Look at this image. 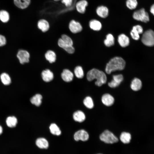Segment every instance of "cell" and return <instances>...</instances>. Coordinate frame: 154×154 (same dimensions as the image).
Masks as SVG:
<instances>
[{
    "label": "cell",
    "mask_w": 154,
    "mask_h": 154,
    "mask_svg": "<svg viewBox=\"0 0 154 154\" xmlns=\"http://www.w3.org/2000/svg\"><path fill=\"white\" fill-rule=\"evenodd\" d=\"M87 78L89 81L96 79L95 84L98 86H102L107 81V77L103 71L95 68L92 69L88 72Z\"/></svg>",
    "instance_id": "6da1fadb"
},
{
    "label": "cell",
    "mask_w": 154,
    "mask_h": 154,
    "mask_svg": "<svg viewBox=\"0 0 154 154\" xmlns=\"http://www.w3.org/2000/svg\"><path fill=\"white\" fill-rule=\"evenodd\" d=\"M125 62L121 57H115L112 58L107 64L105 68L106 72L110 74L117 70H121L125 67Z\"/></svg>",
    "instance_id": "7a4b0ae2"
},
{
    "label": "cell",
    "mask_w": 154,
    "mask_h": 154,
    "mask_svg": "<svg viewBox=\"0 0 154 154\" xmlns=\"http://www.w3.org/2000/svg\"><path fill=\"white\" fill-rule=\"evenodd\" d=\"M100 139L107 143L112 144L117 142L118 139L114 135L108 130L104 131L100 136Z\"/></svg>",
    "instance_id": "3957f363"
},
{
    "label": "cell",
    "mask_w": 154,
    "mask_h": 154,
    "mask_svg": "<svg viewBox=\"0 0 154 154\" xmlns=\"http://www.w3.org/2000/svg\"><path fill=\"white\" fill-rule=\"evenodd\" d=\"M133 18L137 21L147 23L149 21V17L148 13L143 8L135 11L133 15Z\"/></svg>",
    "instance_id": "277c9868"
},
{
    "label": "cell",
    "mask_w": 154,
    "mask_h": 154,
    "mask_svg": "<svg viewBox=\"0 0 154 154\" xmlns=\"http://www.w3.org/2000/svg\"><path fill=\"white\" fill-rule=\"evenodd\" d=\"M141 41L145 45L152 46L154 44V33L153 31L149 29L145 31L143 34Z\"/></svg>",
    "instance_id": "5b68a950"
},
{
    "label": "cell",
    "mask_w": 154,
    "mask_h": 154,
    "mask_svg": "<svg viewBox=\"0 0 154 154\" xmlns=\"http://www.w3.org/2000/svg\"><path fill=\"white\" fill-rule=\"evenodd\" d=\"M17 56L20 63L21 64L28 63L29 61L30 54L26 50H20L18 52Z\"/></svg>",
    "instance_id": "8992f818"
},
{
    "label": "cell",
    "mask_w": 154,
    "mask_h": 154,
    "mask_svg": "<svg viewBox=\"0 0 154 154\" xmlns=\"http://www.w3.org/2000/svg\"><path fill=\"white\" fill-rule=\"evenodd\" d=\"M89 138L88 134L87 131L83 129L77 131L74 135V138L76 141L81 140L86 141Z\"/></svg>",
    "instance_id": "52a82bcc"
},
{
    "label": "cell",
    "mask_w": 154,
    "mask_h": 154,
    "mask_svg": "<svg viewBox=\"0 0 154 154\" xmlns=\"http://www.w3.org/2000/svg\"><path fill=\"white\" fill-rule=\"evenodd\" d=\"M123 80V75L121 74L114 75L113 80L108 83V86L112 88H114L119 86Z\"/></svg>",
    "instance_id": "ba28073f"
},
{
    "label": "cell",
    "mask_w": 154,
    "mask_h": 154,
    "mask_svg": "<svg viewBox=\"0 0 154 154\" xmlns=\"http://www.w3.org/2000/svg\"><path fill=\"white\" fill-rule=\"evenodd\" d=\"M143 31L142 27L140 25L134 26L130 32L132 38L135 40H138L139 38V34H142Z\"/></svg>",
    "instance_id": "9c48e42d"
},
{
    "label": "cell",
    "mask_w": 154,
    "mask_h": 154,
    "mask_svg": "<svg viewBox=\"0 0 154 154\" xmlns=\"http://www.w3.org/2000/svg\"><path fill=\"white\" fill-rule=\"evenodd\" d=\"M69 27L70 31L74 33L80 32L82 30L81 25L74 20L71 21L69 23Z\"/></svg>",
    "instance_id": "30bf717a"
},
{
    "label": "cell",
    "mask_w": 154,
    "mask_h": 154,
    "mask_svg": "<svg viewBox=\"0 0 154 154\" xmlns=\"http://www.w3.org/2000/svg\"><path fill=\"white\" fill-rule=\"evenodd\" d=\"M102 101L104 105L109 106L113 104L114 99V97L110 94H105L102 96Z\"/></svg>",
    "instance_id": "8fae6325"
},
{
    "label": "cell",
    "mask_w": 154,
    "mask_h": 154,
    "mask_svg": "<svg viewBox=\"0 0 154 154\" xmlns=\"http://www.w3.org/2000/svg\"><path fill=\"white\" fill-rule=\"evenodd\" d=\"M96 12L99 16L104 18L108 16L109 14V9L106 7L101 5L97 8Z\"/></svg>",
    "instance_id": "7c38bea8"
},
{
    "label": "cell",
    "mask_w": 154,
    "mask_h": 154,
    "mask_svg": "<svg viewBox=\"0 0 154 154\" xmlns=\"http://www.w3.org/2000/svg\"><path fill=\"white\" fill-rule=\"evenodd\" d=\"M61 76L64 81L66 82H69L72 80L74 75L73 73L69 70L64 69L61 73Z\"/></svg>",
    "instance_id": "4fadbf2b"
},
{
    "label": "cell",
    "mask_w": 154,
    "mask_h": 154,
    "mask_svg": "<svg viewBox=\"0 0 154 154\" xmlns=\"http://www.w3.org/2000/svg\"><path fill=\"white\" fill-rule=\"evenodd\" d=\"M58 44L60 47L63 48L69 54H72L74 52L75 49L72 46L66 44L63 41L61 38L59 39L58 41Z\"/></svg>",
    "instance_id": "5bb4252c"
},
{
    "label": "cell",
    "mask_w": 154,
    "mask_h": 154,
    "mask_svg": "<svg viewBox=\"0 0 154 154\" xmlns=\"http://www.w3.org/2000/svg\"><path fill=\"white\" fill-rule=\"evenodd\" d=\"M41 76L43 80L46 82L51 81L54 78L53 73L48 69L43 70L41 73Z\"/></svg>",
    "instance_id": "9a60e30c"
},
{
    "label": "cell",
    "mask_w": 154,
    "mask_h": 154,
    "mask_svg": "<svg viewBox=\"0 0 154 154\" xmlns=\"http://www.w3.org/2000/svg\"><path fill=\"white\" fill-rule=\"evenodd\" d=\"M118 41L120 45L123 47L128 46L129 43V38L124 34H121L118 36Z\"/></svg>",
    "instance_id": "2e32d148"
},
{
    "label": "cell",
    "mask_w": 154,
    "mask_h": 154,
    "mask_svg": "<svg viewBox=\"0 0 154 154\" xmlns=\"http://www.w3.org/2000/svg\"><path fill=\"white\" fill-rule=\"evenodd\" d=\"M15 5L18 8L22 9L27 8L29 5L30 0H13Z\"/></svg>",
    "instance_id": "e0dca14e"
},
{
    "label": "cell",
    "mask_w": 154,
    "mask_h": 154,
    "mask_svg": "<svg viewBox=\"0 0 154 154\" xmlns=\"http://www.w3.org/2000/svg\"><path fill=\"white\" fill-rule=\"evenodd\" d=\"M73 118L76 121L82 122L85 120L86 116L84 113L80 110L77 111L74 113Z\"/></svg>",
    "instance_id": "ac0fdd59"
},
{
    "label": "cell",
    "mask_w": 154,
    "mask_h": 154,
    "mask_svg": "<svg viewBox=\"0 0 154 154\" xmlns=\"http://www.w3.org/2000/svg\"><path fill=\"white\" fill-rule=\"evenodd\" d=\"M88 5L87 1L82 0L78 2L76 5V9L78 11L81 13H84L86 10V7Z\"/></svg>",
    "instance_id": "d6986e66"
},
{
    "label": "cell",
    "mask_w": 154,
    "mask_h": 154,
    "mask_svg": "<svg viewBox=\"0 0 154 154\" xmlns=\"http://www.w3.org/2000/svg\"><path fill=\"white\" fill-rule=\"evenodd\" d=\"M37 26L38 29L44 32L47 31L49 28L48 23L44 19H40L38 21Z\"/></svg>",
    "instance_id": "ffe728a7"
},
{
    "label": "cell",
    "mask_w": 154,
    "mask_h": 154,
    "mask_svg": "<svg viewBox=\"0 0 154 154\" xmlns=\"http://www.w3.org/2000/svg\"><path fill=\"white\" fill-rule=\"evenodd\" d=\"M142 85L141 80L139 78H135L132 81L130 87L132 90L136 91L139 90L141 89Z\"/></svg>",
    "instance_id": "44dd1931"
},
{
    "label": "cell",
    "mask_w": 154,
    "mask_h": 154,
    "mask_svg": "<svg viewBox=\"0 0 154 154\" xmlns=\"http://www.w3.org/2000/svg\"><path fill=\"white\" fill-rule=\"evenodd\" d=\"M36 144L40 149H47L48 147V143L46 139L44 138H38L36 141Z\"/></svg>",
    "instance_id": "7402d4cb"
},
{
    "label": "cell",
    "mask_w": 154,
    "mask_h": 154,
    "mask_svg": "<svg viewBox=\"0 0 154 154\" xmlns=\"http://www.w3.org/2000/svg\"><path fill=\"white\" fill-rule=\"evenodd\" d=\"M89 26L91 29L96 31L100 30L102 27V25L101 22L95 19L92 20L90 21Z\"/></svg>",
    "instance_id": "603a6c76"
},
{
    "label": "cell",
    "mask_w": 154,
    "mask_h": 154,
    "mask_svg": "<svg viewBox=\"0 0 154 154\" xmlns=\"http://www.w3.org/2000/svg\"><path fill=\"white\" fill-rule=\"evenodd\" d=\"M42 96L39 94H37L31 98V103L37 106H39L42 103Z\"/></svg>",
    "instance_id": "cb8c5ba5"
},
{
    "label": "cell",
    "mask_w": 154,
    "mask_h": 154,
    "mask_svg": "<svg viewBox=\"0 0 154 154\" xmlns=\"http://www.w3.org/2000/svg\"><path fill=\"white\" fill-rule=\"evenodd\" d=\"M0 78L2 83L5 85H8L10 84L11 79L10 76L6 72L2 73L0 75Z\"/></svg>",
    "instance_id": "d4e9b609"
},
{
    "label": "cell",
    "mask_w": 154,
    "mask_h": 154,
    "mask_svg": "<svg viewBox=\"0 0 154 154\" xmlns=\"http://www.w3.org/2000/svg\"><path fill=\"white\" fill-rule=\"evenodd\" d=\"M6 123L7 126L10 127H15L17 123V118L14 116L8 117L6 119Z\"/></svg>",
    "instance_id": "484cf974"
},
{
    "label": "cell",
    "mask_w": 154,
    "mask_h": 154,
    "mask_svg": "<svg viewBox=\"0 0 154 154\" xmlns=\"http://www.w3.org/2000/svg\"><path fill=\"white\" fill-rule=\"evenodd\" d=\"M46 59L50 63H52L55 61L56 56L55 52L51 50L48 51L45 55Z\"/></svg>",
    "instance_id": "4316f807"
},
{
    "label": "cell",
    "mask_w": 154,
    "mask_h": 154,
    "mask_svg": "<svg viewBox=\"0 0 154 154\" xmlns=\"http://www.w3.org/2000/svg\"><path fill=\"white\" fill-rule=\"evenodd\" d=\"M120 139L123 143L127 144L130 142L131 139V136L129 133L123 132L121 134Z\"/></svg>",
    "instance_id": "83f0119b"
},
{
    "label": "cell",
    "mask_w": 154,
    "mask_h": 154,
    "mask_svg": "<svg viewBox=\"0 0 154 154\" xmlns=\"http://www.w3.org/2000/svg\"><path fill=\"white\" fill-rule=\"evenodd\" d=\"M49 129L51 133L54 135L58 136L61 134V131L59 128L54 123L50 124Z\"/></svg>",
    "instance_id": "f1b7e54d"
},
{
    "label": "cell",
    "mask_w": 154,
    "mask_h": 154,
    "mask_svg": "<svg viewBox=\"0 0 154 154\" xmlns=\"http://www.w3.org/2000/svg\"><path fill=\"white\" fill-rule=\"evenodd\" d=\"M105 45L108 47L113 45L114 43V38L113 35L111 34H108L106 36V39L104 41Z\"/></svg>",
    "instance_id": "f546056e"
},
{
    "label": "cell",
    "mask_w": 154,
    "mask_h": 154,
    "mask_svg": "<svg viewBox=\"0 0 154 154\" xmlns=\"http://www.w3.org/2000/svg\"><path fill=\"white\" fill-rule=\"evenodd\" d=\"M9 15L8 12L5 10L0 11V20L3 23H6L9 19Z\"/></svg>",
    "instance_id": "4dcf8cb0"
},
{
    "label": "cell",
    "mask_w": 154,
    "mask_h": 154,
    "mask_svg": "<svg viewBox=\"0 0 154 154\" xmlns=\"http://www.w3.org/2000/svg\"><path fill=\"white\" fill-rule=\"evenodd\" d=\"M84 105L89 109H92L94 106V102L92 98L90 96H87L83 101Z\"/></svg>",
    "instance_id": "1f68e13d"
},
{
    "label": "cell",
    "mask_w": 154,
    "mask_h": 154,
    "mask_svg": "<svg viewBox=\"0 0 154 154\" xmlns=\"http://www.w3.org/2000/svg\"><path fill=\"white\" fill-rule=\"evenodd\" d=\"M138 5L137 0H127L126 5L129 9L133 10L135 9Z\"/></svg>",
    "instance_id": "d6a6232c"
},
{
    "label": "cell",
    "mask_w": 154,
    "mask_h": 154,
    "mask_svg": "<svg viewBox=\"0 0 154 154\" xmlns=\"http://www.w3.org/2000/svg\"><path fill=\"white\" fill-rule=\"evenodd\" d=\"M74 73L76 76L78 78H82L84 76V73L81 66H78L74 70Z\"/></svg>",
    "instance_id": "836d02e7"
},
{
    "label": "cell",
    "mask_w": 154,
    "mask_h": 154,
    "mask_svg": "<svg viewBox=\"0 0 154 154\" xmlns=\"http://www.w3.org/2000/svg\"><path fill=\"white\" fill-rule=\"evenodd\" d=\"M61 38L66 44L72 46L73 42L72 39L68 36L65 35H63L61 36Z\"/></svg>",
    "instance_id": "e575fe53"
},
{
    "label": "cell",
    "mask_w": 154,
    "mask_h": 154,
    "mask_svg": "<svg viewBox=\"0 0 154 154\" xmlns=\"http://www.w3.org/2000/svg\"><path fill=\"white\" fill-rule=\"evenodd\" d=\"M6 39L4 36L0 35V47L3 46L6 43Z\"/></svg>",
    "instance_id": "d590c367"
},
{
    "label": "cell",
    "mask_w": 154,
    "mask_h": 154,
    "mask_svg": "<svg viewBox=\"0 0 154 154\" xmlns=\"http://www.w3.org/2000/svg\"><path fill=\"white\" fill-rule=\"evenodd\" d=\"M73 0H62V2L66 7L70 6L72 4Z\"/></svg>",
    "instance_id": "8d00e7d4"
},
{
    "label": "cell",
    "mask_w": 154,
    "mask_h": 154,
    "mask_svg": "<svg viewBox=\"0 0 154 154\" xmlns=\"http://www.w3.org/2000/svg\"><path fill=\"white\" fill-rule=\"evenodd\" d=\"M150 12L153 15H154V5H152L150 8Z\"/></svg>",
    "instance_id": "74e56055"
},
{
    "label": "cell",
    "mask_w": 154,
    "mask_h": 154,
    "mask_svg": "<svg viewBox=\"0 0 154 154\" xmlns=\"http://www.w3.org/2000/svg\"><path fill=\"white\" fill-rule=\"evenodd\" d=\"M3 132V128L0 125V135H1Z\"/></svg>",
    "instance_id": "f35d334b"
},
{
    "label": "cell",
    "mask_w": 154,
    "mask_h": 154,
    "mask_svg": "<svg viewBox=\"0 0 154 154\" xmlns=\"http://www.w3.org/2000/svg\"><path fill=\"white\" fill-rule=\"evenodd\" d=\"M54 0V1H59V0Z\"/></svg>",
    "instance_id": "ab89813d"
},
{
    "label": "cell",
    "mask_w": 154,
    "mask_h": 154,
    "mask_svg": "<svg viewBox=\"0 0 154 154\" xmlns=\"http://www.w3.org/2000/svg\"></svg>",
    "instance_id": "60d3db41"
}]
</instances>
